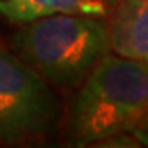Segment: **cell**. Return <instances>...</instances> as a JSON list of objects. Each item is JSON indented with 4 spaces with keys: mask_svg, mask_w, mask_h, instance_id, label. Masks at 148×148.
Instances as JSON below:
<instances>
[{
    "mask_svg": "<svg viewBox=\"0 0 148 148\" xmlns=\"http://www.w3.org/2000/svg\"><path fill=\"white\" fill-rule=\"evenodd\" d=\"M69 133L77 145L148 132V66L107 53L69 106Z\"/></svg>",
    "mask_w": 148,
    "mask_h": 148,
    "instance_id": "cell-1",
    "label": "cell"
},
{
    "mask_svg": "<svg viewBox=\"0 0 148 148\" xmlns=\"http://www.w3.org/2000/svg\"><path fill=\"white\" fill-rule=\"evenodd\" d=\"M10 49L58 89L79 87L110 53L107 20L89 15H49L21 23Z\"/></svg>",
    "mask_w": 148,
    "mask_h": 148,
    "instance_id": "cell-2",
    "label": "cell"
},
{
    "mask_svg": "<svg viewBox=\"0 0 148 148\" xmlns=\"http://www.w3.org/2000/svg\"><path fill=\"white\" fill-rule=\"evenodd\" d=\"M61 102L54 87L13 51L0 48V142L25 145L56 130Z\"/></svg>",
    "mask_w": 148,
    "mask_h": 148,
    "instance_id": "cell-3",
    "label": "cell"
},
{
    "mask_svg": "<svg viewBox=\"0 0 148 148\" xmlns=\"http://www.w3.org/2000/svg\"><path fill=\"white\" fill-rule=\"evenodd\" d=\"M106 20L110 53L148 66V0H119Z\"/></svg>",
    "mask_w": 148,
    "mask_h": 148,
    "instance_id": "cell-4",
    "label": "cell"
},
{
    "mask_svg": "<svg viewBox=\"0 0 148 148\" xmlns=\"http://www.w3.org/2000/svg\"><path fill=\"white\" fill-rule=\"evenodd\" d=\"M119 0H0V15L10 23H27L49 15L107 18Z\"/></svg>",
    "mask_w": 148,
    "mask_h": 148,
    "instance_id": "cell-5",
    "label": "cell"
},
{
    "mask_svg": "<svg viewBox=\"0 0 148 148\" xmlns=\"http://www.w3.org/2000/svg\"><path fill=\"white\" fill-rule=\"evenodd\" d=\"M143 142H145V143H147V145H148V132L145 133V137H143Z\"/></svg>",
    "mask_w": 148,
    "mask_h": 148,
    "instance_id": "cell-6",
    "label": "cell"
}]
</instances>
